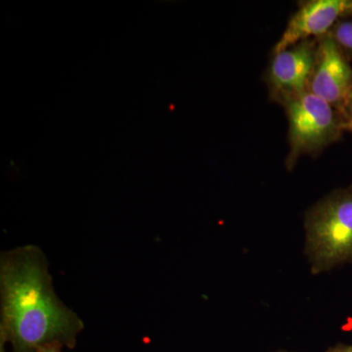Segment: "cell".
Listing matches in <instances>:
<instances>
[{"label":"cell","instance_id":"1","mask_svg":"<svg viewBox=\"0 0 352 352\" xmlns=\"http://www.w3.org/2000/svg\"><path fill=\"white\" fill-rule=\"evenodd\" d=\"M0 302V349L8 352L74 349L85 327L55 293L47 258L36 245L1 254Z\"/></svg>","mask_w":352,"mask_h":352},{"label":"cell","instance_id":"2","mask_svg":"<svg viewBox=\"0 0 352 352\" xmlns=\"http://www.w3.org/2000/svg\"><path fill=\"white\" fill-rule=\"evenodd\" d=\"M305 254L314 274L352 263V185L336 190L305 215Z\"/></svg>","mask_w":352,"mask_h":352},{"label":"cell","instance_id":"3","mask_svg":"<svg viewBox=\"0 0 352 352\" xmlns=\"http://www.w3.org/2000/svg\"><path fill=\"white\" fill-rule=\"evenodd\" d=\"M282 106L289 120V170L305 155L317 156L328 146L339 141L347 131L344 115L320 97L309 91L285 101Z\"/></svg>","mask_w":352,"mask_h":352},{"label":"cell","instance_id":"4","mask_svg":"<svg viewBox=\"0 0 352 352\" xmlns=\"http://www.w3.org/2000/svg\"><path fill=\"white\" fill-rule=\"evenodd\" d=\"M318 39H309L273 54L265 80L272 100L285 101L308 91L316 61Z\"/></svg>","mask_w":352,"mask_h":352},{"label":"cell","instance_id":"5","mask_svg":"<svg viewBox=\"0 0 352 352\" xmlns=\"http://www.w3.org/2000/svg\"><path fill=\"white\" fill-rule=\"evenodd\" d=\"M351 87L352 68L346 55L328 34L318 38L316 61L308 91L328 102L344 116Z\"/></svg>","mask_w":352,"mask_h":352},{"label":"cell","instance_id":"6","mask_svg":"<svg viewBox=\"0 0 352 352\" xmlns=\"http://www.w3.org/2000/svg\"><path fill=\"white\" fill-rule=\"evenodd\" d=\"M349 0H308L298 6L289 18L281 38L273 48V54L296 44L327 36L333 25L346 16Z\"/></svg>","mask_w":352,"mask_h":352},{"label":"cell","instance_id":"7","mask_svg":"<svg viewBox=\"0 0 352 352\" xmlns=\"http://www.w3.org/2000/svg\"><path fill=\"white\" fill-rule=\"evenodd\" d=\"M328 36L335 41L347 59L352 58V18L340 19Z\"/></svg>","mask_w":352,"mask_h":352},{"label":"cell","instance_id":"8","mask_svg":"<svg viewBox=\"0 0 352 352\" xmlns=\"http://www.w3.org/2000/svg\"><path fill=\"white\" fill-rule=\"evenodd\" d=\"M344 117L349 122V126H347V131H349V127L352 126V87L349 97H347L346 107H344Z\"/></svg>","mask_w":352,"mask_h":352},{"label":"cell","instance_id":"9","mask_svg":"<svg viewBox=\"0 0 352 352\" xmlns=\"http://www.w3.org/2000/svg\"><path fill=\"white\" fill-rule=\"evenodd\" d=\"M326 352H352V346H344V344H339L328 349Z\"/></svg>","mask_w":352,"mask_h":352},{"label":"cell","instance_id":"10","mask_svg":"<svg viewBox=\"0 0 352 352\" xmlns=\"http://www.w3.org/2000/svg\"><path fill=\"white\" fill-rule=\"evenodd\" d=\"M38 352H62V349L58 346H48L41 349V351Z\"/></svg>","mask_w":352,"mask_h":352},{"label":"cell","instance_id":"11","mask_svg":"<svg viewBox=\"0 0 352 352\" xmlns=\"http://www.w3.org/2000/svg\"><path fill=\"white\" fill-rule=\"evenodd\" d=\"M344 18H352V0L347 1V8Z\"/></svg>","mask_w":352,"mask_h":352},{"label":"cell","instance_id":"12","mask_svg":"<svg viewBox=\"0 0 352 352\" xmlns=\"http://www.w3.org/2000/svg\"><path fill=\"white\" fill-rule=\"evenodd\" d=\"M349 131H351V132H352V126H351V127H349Z\"/></svg>","mask_w":352,"mask_h":352},{"label":"cell","instance_id":"13","mask_svg":"<svg viewBox=\"0 0 352 352\" xmlns=\"http://www.w3.org/2000/svg\"><path fill=\"white\" fill-rule=\"evenodd\" d=\"M277 352H286V351H277Z\"/></svg>","mask_w":352,"mask_h":352}]
</instances>
